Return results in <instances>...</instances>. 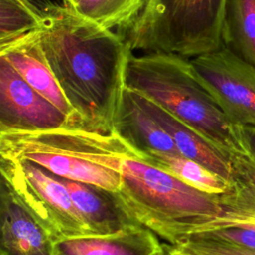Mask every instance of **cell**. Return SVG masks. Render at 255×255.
I'll use <instances>...</instances> for the list:
<instances>
[{"mask_svg": "<svg viewBox=\"0 0 255 255\" xmlns=\"http://www.w3.org/2000/svg\"><path fill=\"white\" fill-rule=\"evenodd\" d=\"M222 46L255 68V0H226Z\"/></svg>", "mask_w": 255, "mask_h": 255, "instance_id": "2e32d148", "label": "cell"}, {"mask_svg": "<svg viewBox=\"0 0 255 255\" xmlns=\"http://www.w3.org/2000/svg\"><path fill=\"white\" fill-rule=\"evenodd\" d=\"M58 178L67 187L75 205L98 236L112 235L139 226L121 208L113 192L95 185Z\"/></svg>", "mask_w": 255, "mask_h": 255, "instance_id": "5bb4252c", "label": "cell"}, {"mask_svg": "<svg viewBox=\"0 0 255 255\" xmlns=\"http://www.w3.org/2000/svg\"><path fill=\"white\" fill-rule=\"evenodd\" d=\"M205 236L237 243L247 248L255 250V230L245 227H227L214 229L202 233Z\"/></svg>", "mask_w": 255, "mask_h": 255, "instance_id": "44dd1931", "label": "cell"}, {"mask_svg": "<svg viewBox=\"0 0 255 255\" xmlns=\"http://www.w3.org/2000/svg\"><path fill=\"white\" fill-rule=\"evenodd\" d=\"M147 0H69L76 13L109 30L131 28Z\"/></svg>", "mask_w": 255, "mask_h": 255, "instance_id": "ac0fdd59", "label": "cell"}, {"mask_svg": "<svg viewBox=\"0 0 255 255\" xmlns=\"http://www.w3.org/2000/svg\"><path fill=\"white\" fill-rule=\"evenodd\" d=\"M125 86L137 91L229 154L241 149L238 126L195 78L186 57L165 52L130 53Z\"/></svg>", "mask_w": 255, "mask_h": 255, "instance_id": "3957f363", "label": "cell"}, {"mask_svg": "<svg viewBox=\"0 0 255 255\" xmlns=\"http://www.w3.org/2000/svg\"><path fill=\"white\" fill-rule=\"evenodd\" d=\"M0 255H59L58 243L1 183Z\"/></svg>", "mask_w": 255, "mask_h": 255, "instance_id": "9c48e42d", "label": "cell"}, {"mask_svg": "<svg viewBox=\"0 0 255 255\" xmlns=\"http://www.w3.org/2000/svg\"><path fill=\"white\" fill-rule=\"evenodd\" d=\"M163 255H192V254L182 250L181 248H179L176 245L164 244V253H163Z\"/></svg>", "mask_w": 255, "mask_h": 255, "instance_id": "603a6c76", "label": "cell"}, {"mask_svg": "<svg viewBox=\"0 0 255 255\" xmlns=\"http://www.w3.org/2000/svg\"><path fill=\"white\" fill-rule=\"evenodd\" d=\"M40 30L0 47V56L4 57L37 92L66 115L81 122L69 104L49 65L42 48Z\"/></svg>", "mask_w": 255, "mask_h": 255, "instance_id": "30bf717a", "label": "cell"}, {"mask_svg": "<svg viewBox=\"0 0 255 255\" xmlns=\"http://www.w3.org/2000/svg\"><path fill=\"white\" fill-rule=\"evenodd\" d=\"M140 96L146 110L170 135L181 155L202 164L229 181L231 163L227 154L158 104L142 94Z\"/></svg>", "mask_w": 255, "mask_h": 255, "instance_id": "4fadbf2b", "label": "cell"}, {"mask_svg": "<svg viewBox=\"0 0 255 255\" xmlns=\"http://www.w3.org/2000/svg\"><path fill=\"white\" fill-rule=\"evenodd\" d=\"M71 126L84 125L66 115L37 92L0 56V131Z\"/></svg>", "mask_w": 255, "mask_h": 255, "instance_id": "ba28073f", "label": "cell"}, {"mask_svg": "<svg viewBox=\"0 0 255 255\" xmlns=\"http://www.w3.org/2000/svg\"><path fill=\"white\" fill-rule=\"evenodd\" d=\"M116 130L140 153H179L172 138L149 114L138 92L125 87Z\"/></svg>", "mask_w": 255, "mask_h": 255, "instance_id": "7c38bea8", "label": "cell"}, {"mask_svg": "<svg viewBox=\"0 0 255 255\" xmlns=\"http://www.w3.org/2000/svg\"><path fill=\"white\" fill-rule=\"evenodd\" d=\"M1 183L57 242L98 236L57 175L29 162L0 157Z\"/></svg>", "mask_w": 255, "mask_h": 255, "instance_id": "8992f818", "label": "cell"}, {"mask_svg": "<svg viewBox=\"0 0 255 255\" xmlns=\"http://www.w3.org/2000/svg\"><path fill=\"white\" fill-rule=\"evenodd\" d=\"M44 9L32 0H0V47L39 31Z\"/></svg>", "mask_w": 255, "mask_h": 255, "instance_id": "d6986e66", "label": "cell"}, {"mask_svg": "<svg viewBox=\"0 0 255 255\" xmlns=\"http://www.w3.org/2000/svg\"><path fill=\"white\" fill-rule=\"evenodd\" d=\"M59 255H163L164 244L141 225L105 236H87L58 243Z\"/></svg>", "mask_w": 255, "mask_h": 255, "instance_id": "9a60e30c", "label": "cell"}, {"mask_svg": "<svg viewBox=\"0 0 255 255\" xmlns=\"http://www.w3.org/2000/svg\"><path fill=\"white\" fill-rule=\"evenodd\" d=\"M141 156L116 129L102 131L71 126L0 131V157L29 161L59 177L111 192L122 186L123 163Z\"/></svg>", "mask_w": 255, "mask_h": 255, "instance_id": "7a4b0ae2", "label": "cell"}, {"mask_svg": "<svg viewBox=\"0 0 255 255\" xmlns=\"http://www.w3.org/2000/svg\"><path fill=\"white\" fill-rule=\"evenodd\" d=\"M175 245L192 255H255V250L243 245L202 234L188 236Z\"/></svg>", "mask_w": 255, "mask_h": 255, "instance_id": "ffe728a7", "label": "cell"}, {"mask_svg": "<svg viewBox=\"0 0 255 255\" xmlns=\"http://www.w3.org/2000/svg\"><path fill=\"white\" fill-rule=\"evenodd\" d=\"M241 147L255 159V127L238 126Z\"/></svg>", "mask_w": 255, "mask_h": 255, "instance_id": "7402d4cb", "label": "cell"}, {"mask_svg": "<svg viewBox=\"0 0 255 255\" xmlns=\"http://www.w3.org/2000/svg\"><path fill=\"white\" fill-rule=\"evenodd\" d=\"M35 2L37 5H39L41 8H45L48 5H51L53 3H65L68 2L69 0H32Z\"/></svg>", "mask_w": 255, "mask_h": 255, "instance_id": "cb8c5ba5", "label": "cell"}, {"mask_svg": "<svg viewBox=\"0 0 255 255\" xmlns=\"http://www.w3.org/2000/svg\"><path fill=\"white\" fill-rule=\"evenodd\" d=\"M229 158V186L219 194L221 214L208 222L199 233L227 227L255 230V159L242 147L231 152Z\"/></svg>", "mask_w": 255, "mask_h": 255, "instance_id": "8fae6325", "label": "cell"}, {"mask_svg": "<svg viewBox=\"0 0 255 255\" xmlns=\"http://www.w3.org/2000/svg\"><path fill=\"white\" fill-rule=\"evenodd\" d=\"M43 9L42 48L69 104L85 127L115 130L132 52L129 43L67 3Z\"/></svg>", "mask_w": 255, "mask_h": 255, "instance_id": "6da1fadb", "label": "cell"}, {"mask_svg": "<svg viewBox=\"0 0 255 255\" xmlns=\"http://www.w3.org/2000/svg\"><path fill=\"white\" fill-rule=\"evenodd\" d=\"M140 160L209 194H222L229 186L228 180L180 153L150 151Z\"/></svg>", "mask_w": 255, "mask_h": 255, "instance_id": "e0dca14e", "label": "cell"}, {"mask_svg": "<svg viewBox=\"0 0 255 255\" xmlns=\"http://www.w3.org/2000/svg\"><path fill=\"white\" fill-rule=\"evenodd\" d=\"M226 0H147L129 29L131 51L195 57L222 46Z\"/></svg>", "mask_w": 255, "mask_h": 255, "instance_id": "5b68a950", "label": "cell"}, {"mask_svg": "<svg viewBox=\"0 0 255 255\" xmlns=\"http://www.w3.org/2000/svg\"><path fill=\"white\" fill-rule=\"evenodd\" d=\"M189 61L195 78L230 122L255 127V68L223 46Z\"/></svg>", "mask_w": 255, "mask_h": 255, "instance_id": "52a82bcc", "label": "cell"}, {"mask_svg": "<svg viewBox=\"0 0 255 255\" xmlns=\"http://www.w3.org/2000/svg\"><path fill=\"white\" fill-rule=\"evenodd\" d=\"M122 174V186L113 192L121 208L171 245L221 214L219 194L198 190L139 158L127 159Z\"/></svg>", "mask_w": 255, "mask_h": 255, "instance_id": "277c9868", "label": "cell"}]
</instances>
